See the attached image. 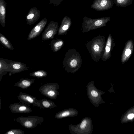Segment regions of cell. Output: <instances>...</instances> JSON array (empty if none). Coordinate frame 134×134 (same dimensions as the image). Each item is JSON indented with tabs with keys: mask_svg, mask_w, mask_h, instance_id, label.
Returning a JSON list of instances; mask_svg holds the SVG:
<instances>
[{
	"mask_svg": "<svg viewBox=\"0 0 134 134\" xmlns=\"http://www.w3.org/2000/svg\"><path fill=\"white\" fill-rule=\"evenodd\" d=\"M47 22V19L45 17L37 24L29 32L27 40H31L39 36L43 31Z\"/></svg>",
	"mask_w": 134,
	"mask_h": 134,
	"instance_id": "obj_8",
	"label": "cell"
},
{
	"mask_svg": "<svg viewBox=\"0 0 134 134\" xmlns=\"http://www.w3.org/2000/svg\"><path fill=\"white\" fill-rule=\"evenodd\" d=\"M64 0H49V4L57 5L61 3Z\"/></svg>",
	"mask_w": 134,
	"mask_h": 134,
	"instance_id": "obj_24",
	"label": "cell"
},
{
	"mask_svg": "<svg viewBox=\"0 0 134 134\" xmlns=\"http://www.w3.org/2000/svg\"><path fill=\"white\" fill-rule=\"evenodd\" d=\"M11 68L9 72L13 74L20 72L29 69L26 65L20 62H14L11 60Z\"/></svg>",
	"mask_w": 134,
	"mask_h": 134,
	"instance_id": "obj_14",
	"label": "cell"
},
{
	"mask_svg": "<svg viewBox=\"0 0 134 134\" xmlns=\"http://www.w3.org/2000/svg\"><path fill=\"white\" fill-rule=\"evenodd\" d=\"M86 91L90 101L95 107H99L100 104L104 103L101 96L104 92L95 86L93 82H90L88 83L86 86Z\"/></svg>",
	"mask_w": 134,
	"mask_h": 134,
	"instance_id": "obj_2",
	"label": "cell"
},
{
	"mask_svg": "<svg viewBox=\"0 0 134 134\" xmlns=\"http://www.w3.org/2000/svg\"><path fill=\"white\" fill-rule=\"evenodd\" d=\"M9 108L12 113H29L32 111L28 105L22 103H16L11 104Z\"/></svg>",
	"mask_w": 134,
	"mask_h": 134,
	"instance_id": "obj_9",
	"label": "cell"
},
{
	"mask_svg": "<svg viewBox=\"0 0 134 134\" xmlns=\"http://www.w3.org/2000/svg\"><path fill=\"white\" fill-rule=\"evenodd\" d=\"M40 17V10L36 7L32 8L26 16L27 24L31 25L37 21Z\"/></svg>",
	"mask_w": 134,
	"mask_h": 134,
	"instance_id": "obj_12",
	"label": "cell"
},
{
	"mask_svg": "<svg viewBox=\"0 0 134 134\" xmlns=\"http://www.w3.org/2000/svg\"><path fill=\"white\" fill-rule=\"evenodd\" d=\"M48 75L47 72L43 70H40L34 71L29 74V75L38 78L46 77Z\"/></svg>",
	"mask_w": 134,
	"mask_h": 134,
	"instance_id": "obj_21",
	"label": "cell"
},
{
	"mask_svg": "<svg viewBox=\"0 0 134 134\" xmlns=\"http://www.w3.org/2000/svg\"><path fill=\"white\" fill-rule=\"evenodd\" d=\"M35 79H29L28 78H22L14 86L23 89H27L30 86L35 82Z\"/></svg>",
	"mask_w": 134,
	"mask_h": 134,
	"instance_id": "obj_16",
	"label": "cell"
},
{
	"mask_svg": "<svg viewBox=\"0 0 134 134\" xmlns=\"http://www.w3.org/2000/svg\"><path fill=\"white\" fill-rule=\"evenodd\" d=\"M24 127L29 129L35 128L44 121L43 117L37 116H29L27 117L21 116L15 119Z\"/></svg>",
	"mask_w": 134,
	"mask_h": 134,
	"instance_id": "obj_3",
	"label": "cell"
},
{
	"mask_svg": "<svg viewBox=\"0 0 134 134\" xmlns=\"http://www.w3.org/2000/svg\"><path fill=\"white\" fill-rule=\"evenodd\" d=\"M133 117H134V114L132 113L129 114L127 116L129 119H132Z\"/></svg>",
	"mask_w": 134,
	"mask_h": 134,
	"instance_id": "obj_27",
	"label": "cell"
},
{
	"mask_svg": "<svg viewBox=\"0 0 134 134\" xmlns=\"http://www.w3.org/2000/svg\"><path fill=\"white\" fill-rule=\"evenodd\" d=\"M40 107L43 109L54 108L57 106L55 103L52 101L46 98H42L39 100Z\"/></svg>",
	"mask_w": 134,
	"mask_h": 134,
	"instance_id": "obj_18",
	"label": "cell"
},
{
	"mask_svg": "<svg viewBox=\"0 0 134 134\" xmlns=\"http://www.w3.org/2000/svg\"><path fill=\"white\" fill-rule=\"evenodd\" d=\"M69 129L72 134H91L93 131V126L92 119L85 117L81 122L76 125L70 124Z\"/></svg>",
	"mask_w": 134,
	"mask_h": 134,
	"instance_id": "obj_1",
	"label": "cell"
},
{
	"mask_svg": "<svg viewBox=\"0 0 134 134\" xmlns=\"http://www.w3.org/2000/svg\"><path fill=\"white\" fill-rule=\"evenodd\" d=\"M77 63V60L75 59H73L71 61L70 64L71 66L74 67L75 66Z\"/></svg>",
	"mask_w": 134,
	"mask_h": 134,
	"instance_id": "obj_25",
	"label": "cell"
},
{
	"mask_svg": "<svg viewBox=\"0 0 134 134\" xmlns=\"http://www.w3.org/2000/svg\"><path fill=\"white\" fill-rule=\"evenodd\" d=\"M58 27V22L51 21L42 34V40L46 41L53 38L56 33Z\"/></svg>",
	"mask_w": 134,
	"mask_h": 134,
	"instance_id": "obj_5",
	"label": "cell"
},
{
	"mask_svg": "<svg viewBox=\"0 0 134 134\" xmlns=\"http://www.w3.org/2000/svg\"><path fill=\"white\" fill-rule=\"evenodd\" d=\"M79 114L78 111L73 108L66 109L57 113L55 118L58 119L69 117H73L77 116Z\"/></svg>",
	"mask_w": 134,
	"mask_h": 134,
	"instance_id": "obj_13",
	"label": "cell"
},
{
	"mask_svg": "<svg viewBox=\"0 0 134 134\" xmlns=\"http://www.w3.org/2000/svg\"><path fill=\"white\" fill-rule=\"evenodd\" d=\"M93 49L95 51H98L99 49V46L97 44H95L93 46Z\"/></svg>",
	"mask_w": 134,
	"mask_h": 134,
	"instance_id": "obj_26",
	"label": "cell"
},
{
	"mask_svg": "<svg viewBox=\"0 0 134 134\" xmlns=\"http://www.w3.org/2000/svg\"><path fill=\"white\" fill-rule=\"evenodd\" d=\"M109 16H105L100 18L92 19L85 16L83 18V24L86 25H92L95 27H99L105 25L110 19Z\"/></svg>",
	"mask_w": 134,
	"mask_h": 134,
	"instance_id": "obj_10",
	"label": "cell"
},
{
	"mask_svg": "<svg viewBox=\"0 0 134 134\" xmlns=\"http://www.w3.org/2000/svg\"><path fill=\"white\" fill-rule=\"evenodd\" d=\"M11 60L0 58V74L4 71H9L11 68Z\"/></svg>",
	"mask_w": 134,
	"mask_h": 134,
	"instance_id": "obj_17",
	"label": "cell"
},
{
	"mask_svg": "<svg viewBox=\"0 0 134 134\" xmlns=\"http://www.w3.org/2000/svg\"><path fill=\"white\" fill-rule=\"evenodd\" d=\"M59 86L56 83H46L41 86L39 91L45 96L52 99H56L60 94L58 90Z\"/></svg>",
	"mask_w": 134,
	"mask_h": 134,
	"instance_id": "obj_4",
	"label": "cell"
},
{
	"mask_svg": "<svg viewBox=\"0 0 134 134\" xmlns=\"http://www.w3.org/2000/svg\"><path fill=\"white\" fill-rule=\"evenodd\" d=\"M6 6L4 0H0V24L4 27L5 26Z\"/></svg>",
	"mask_w": 134,
	"mask_h": 134,
	"instance_id": "obj_15",
	"label": "cell"
},
{
	"mask_svg": "<svg viewBox=\"0 0 134 134\" xmlns=\"http://www.w3.org/2000/svg\"><path fill=\"white\" fill-rule=\"evenodd\" d=\"M1 97H0V109H1Z\"/></svg>",
	"mask_w": 134,
	"mask_h": 134,
	"instance_id": "obj_28",
	"label": "cell"
},
{
	"mask_svg": "<svg viewBox=\"0 0 134 134\" xmlns=\"http://www.w3.org/2000/svg\"><path fill=\"white\" fill-rule=\"evenodd\" d=\"M0 41L1 43L5 47L11 50L14 48L9 41L3 35L0 33Z\"/></svg>",
	"mask_w": 134,
	"mask_h": 134,
	"instance_id": "obj_19",
	"label": "cell"
},
{
	"mask_svg": "<svg viewBox=\"0 0 134 134\" xmlns=\"http://www.w3.org/2000/svg\"><path fill=\"white\" fill-rule=\"evenodd\" d=\"M114 4L113 0H94L91 8L97 11L105 10L111 8Z\"/></svg>",
	"mask_w": 134,
	"mask_h": 134,
	"instance_id": "obj_6",
	"label": "cell"
},
{
	"mask_svg": "<svg viewBox=\"0 0 134 134\" xmlns=\"http://www.w3.org/2000/svg\"><path fill=\"white\" fill-rule=\"evenodd\" d=\"M63 44L62 41L53 40L51 43V50L54 52H56L60 48Z\"/></svg>",
	"mask_w": 134,
	"mask_h": 134,
	"instance_id": "obj_22",
	"label": "cell"
},
{
	"mask_svg": "<svg viewBox=\"0 0 134 134\" xmlns=\"http://www.w3.org/2000/svg\"><path fill=\"white\" fill-rule=\"evenodd\" d=\"M24 131L19 129H10L6 132L4 134H24Z\"/></svg>",
	"mask_w": 134,
	"mask_h": 134,
	"instance_id": "obj_23",
	"label": "cell"
},
{
	"mask_svg": "<svg viewBox=\"0 0 134 134\" xmlns=\"http://www.w3.org/2000/svg\"><path fill=\"white\" fill-rule=\"evenodd\" d=\"M18 99L21 103L27 105H32L40 107L39 100L35 97L26 93L21 92L17 97Z\"/></svg>",
	"mask_w": 134,
	"mask_h": 134,
	"instance_id": "obj_7",
	"label": "cell"
},
{
	"mask_svg": "<svg viewBox=\"0 0 134 134\" xmlns=\"http://www.w3.org/2000/svg\"><path fill=\"white\" fill-rule=\"evenodd\" d=\"M114 4L118 7H125L131 4L132 0H113Z\"/></svg>",
	"mask_w": 134,
	"mask_h": 134,
	"instance_id": "obj_20",
	"label": "cell"
},
{
	"mask_svg": "<svg viewBox=\"0 0 134 134\" xmlns=\"http://www.w3.org/2000/svg\"><path fill=\"white\" fill-rule=\"evenodd\" d=\"M133 48V41L131 40L127 41L121 56V60L122 64L125 63L128 61L132 54Z\"/></svg>",
	"mask_w": 134,
	"mask_h": 134,
	"instance_id": "obj_11",
	"label": "cell"
}]
</instances>
